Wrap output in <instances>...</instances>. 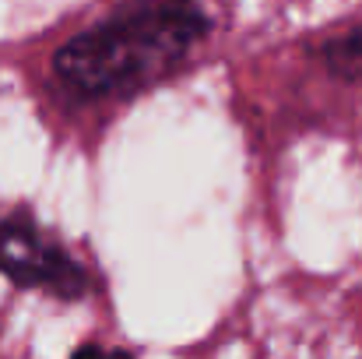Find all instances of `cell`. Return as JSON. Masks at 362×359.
<instances>
[{
  "mask_svg": "<svg viewBox=\"0 0 362 359\" xmlns=\"http://www.w3.org/2000/svg\"><path fill=\"white\" fill-rule=\"evenodd\" d=\"M204 32L208 18L194 0H137L67 39L53 74L78 99L130 96L176 71Z\"/></svg>",
  "mask_w": 362,
  "mask_h": 359,
  "instance_id": "1",
  "label": "cell"
},
{
  "mask_svg": "<svg viewBox=\"0 0 362 359\" xmlns=\"http://www.w3.org/2000/svg\"><path fill=\"white\" fill-rule=\"evenodd\" d=\"M0 271L18 285L46 289L60 300H78L88 292V271L25 219L0 222Z\"/></svg>",
  "mask_w": 362,
  "mask_h": 359,
  "instance_id": "2",
  "label": "cell"
}]
</instances>
